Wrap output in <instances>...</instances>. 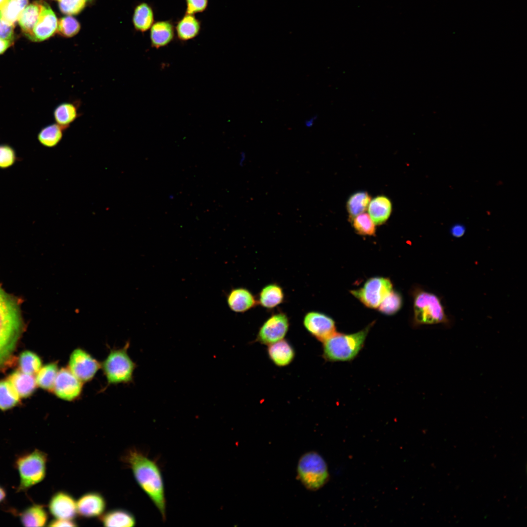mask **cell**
I'll return each instance as SVG.
<instances>
[{
	"mask_svg": "<svg viewBox=\"0 0 527 527\" xmlns=\"http://www.w3.org/2000/svg\"><path fill=\"white\" fill-rule=\"evenodd\" d=\"M8 0H0V11H2L5 7Z\"/></svg>",
	"mask_w": 527,
	"mask_h": 527,
	"instance_id": "47",
	"label": "cell"
},
{
	"mask_svg": "<svg viewBox=\"0 0 527 527\" xmlns=\"http://www.w3.org/2000/svg\"><path fill=\"white\" fill-rule=\"evenodd\" d=\"M127 343L124 347L111 350L101 364L109 384L115 385L132 382L136 364L127 353Z\"/></svg>",
	"mask_w": 527,
	"mask_h": 527,
	"instance_id": "6",
	"label": "cell"
},
{
	"mask_svg": "<svg viewBox=\"0 0 527 527\" xmlns=\"http://www.w3.org/2000/svg\"><path fill=\"white\" fill-rule=\"evenodd\" d=\"M175 36L184 42L198 37L202 30V22L195 15L184 13L175 23Z\"/></svg>",
	"mask_w": 527,
	"mask_h": 527,
	"instance_id": "18",
	"label": "cell"
},
{
	"mask_svg": "<svg viewBox=\"0 0 527 527\" xmlns=\"http://www.w3.org/2000/svg\"><path fill=\"white\" fill-rule=\"evenodd\" d=\"M368 215L376 225L385 223L390 216L392 204L386 196L378 195L371 200L368 208Z\"/></svg>",
	"mask_w": 527,
	"mask_h": 527,
	"instance_id": "21",
	"label": "cell"
},
{
	"mask_svg": "<svg viewBox=\"0 0 527 527\" xmlns=\"http://www.w3.org/2000/svg\"><path fill=\"white\" fill-rule=\"evenodd\" d=\"M78 105L72 101L63 102L57 105L53 111L55 123L65 130L67 129L78 117Z\"/></svg>",
	"mask_w": 527,
	"mask_h": 527,
	"instance_id": "24",
	"label": "cell"
},
{
	"mask_svg": "<svg viewBox=\"0 0 527 527\" xmlns=\"http://www.w3.org/2000/svg\"><path fill=\"white\" fill-rule=\"evenodd\" d=\"M267 346V353L269 359L278 367L288 365L295 358L294 348L286 339H283Z\"/></svg>",
	"mask_w": 527,
	"mask_h": 527,
	"instance_id": "19",
	"label": "cell"
},
{
	"mask_svg": "<svg viewBox=\"0 0 527 527\" xmlns=\"http://www.w3.org/2000/svg\"><path fill=\"white\" fill-rule=\"evenodd\" d=\"M28 0H8L5 8L0 11L2 18L8 23L14 24L23 10Z\"/></svg>",
	"mask_w": 527,
	"mask_h": 527,
	"instance_id": "33",
	"label": "cell"
},
{
	"mask_svg": "<svg viewBox=\"0 0 527 527\" xmlns=\"http://www.w3.org/2000/svg\"><path fill=\"white\" fill-rule=\"evenodd\" d=\"M20 397L9 381H0V409L6 410L15 406Z\"/></svg>",
	"mask_w": 527,
	"mask_h": 527,
	"instance_id": "31",
	"label": "cell"
},
{
	"mask_svg": "<svg viewBox=\"0 0 527 527\" xmlns=\"http://www.w3.org/2000/svg\"><path fill=\"white\" fill-rule=\"evenodd\" d=\"M175 37L174 22L172 20H157L150 28L151 46L157 49L169 45Z\"/></svg>",
	"mask_w": 527,
	"mask_h": 527,
	"instance_id": "16",
	"label": "cell"
},
{
	"mask_svg": "<svg viewBox=\"0 0 527 527\" xmlns=\"http://www.w3.org/2000/svg\"><path fill=\"white\" fill-rule=\"evenodd\" d=\"M173 198H174V197H173V195H170V196H169V198H170V199H173Z\"/></svg>",
	"mask_w": 527,
	"mask_h": 527,
	"instance_id": "48",
	"label": "cell"
},
{
	"mask_svg": "<svg viewBox=\"0 0 527 527\" xmlns=\"http://www.w3.org/2000/svg\"><path fill=\"white\" fill-rule=\"evenodd\" d=\"M100 519L105 527H132L136 524L134 516L130 512L122 509L109 511L102 514Z\"/></svg>",
	"mask_w": 527,
	"mask_h": 527,
	"instance_id": "27",
	"label": "cell"
},
{
	"mask_svg": "<svg viewBox=\"0 0 527 527\" xmlns=\"http://www.w3.org/2000/svg\"><path fill=\"white\" fill-rule=\"evenodd\" d=\"M370 195L365 191H359L351 194L346 202V209L350 221L367 209L371 201Z\"/></svg>",
	"mask_w": 527,
	"mask_h": 527,
	"instance_id": "29",
	"label": "cell"
},
{
	"mask_svg": "<svg viewBox=\"0 0 527 527\" xmlns=\"http://www.w3.org/2000/svg\"><path fill=\"white\" fill-rule=\"evenodd\" d=\"M229 308L235 313H244L255 307L257 298L248 289L243 287L233 288L226 294Z\"/></svg>",
	"mask_w": 527,
	"mask_h": 527,
	"instance_id": "17",
	"label": "cell"
},
{
	"mask_svg": "<svg viewBox=\"0 0 527 527\" xmlns=\"http://www.w3.org/2000/svg\"><path fill=\"white\" fill-rule=\"evenodd\" d=\"M59 370L56 362L50 363L41 366L36 377L37 385L44 390L52 391Z\"/></svg>",
	"mask_w": 527,
	"mask_h": 527,
	"instance_id": "30",
	"label": "cell"
},
{
	"mask_svg": "<svg viewBox=\"0 0 527 527\" xmlns=\"http://www.w3.org/2000/svg\"><path fill=\"white\" fill-rule=\"evenodd\" d=\"M47 526L58 527H76L77 526V525L73 520L55 518L48 523Z\"/></svg>",
	"mask_w": 527,
	"mask_h": 527,
	"instance_id": "41",
	"label": "cell"
},
{
	"mask_svg": "<svg viewBox=\"0 0 527 527\" xmlns=\"http://www.w3.org/2000/svg\"><path fill=\"white\" fill-rule=\"evenodd\" d=\"M289 320L284 312L272 314L260 327L255 342L268 345L284 339L289 328Z\"/></svg>",
	"mask_w": 527,
	"mask_h": 527,
	"instance_id": "9",
	"label": "cell"
},
{
	"mask_svg": "<svg viewBox=\"0 0 527 527\" xmlns=\"http://www.w3.org/2000/svg\"><path fill=\"white\" fill-rule=\"evenodd\" d=\"M13 43V41L0 39V55L3 54Z\"/></svg>",
	"mask_w": 527,
	"mask_h": 527,
	"instance_id": "43",
	"label": "cell"
},
{
	"mask_svg": "<svg viewBox=\"0 0 527 527\" xmlns=\"http://www.w3.org/2000/svg\"><path fill=\"white\" fill-rule=\"evenodd\" d=\"M14 24L6 22L2 17L0 11V39L13 41L14 39Z\"/></svg>",
	"mask_w": 527,
	"mask_h": 527,
	"instance_id": "40",
	"label": "cell"
},
{
	"mask_svg": "<svg viewBox=\"0 0 527 527\" xmlns=\"http://www.w3.org/2000/svg\"><path fill=\"white\" fill-rule=\"evenodd\" d=\"M58 20L50 6L43 1L42 9L28 39L40 42L52 37L57 31Z\"/></svg>",
	"mask_w": 527,
	"mask_h": 527,
	"instance_id": "13",
	"label": "cell"
},
{
	"mask_svg": "<svg viewBox=\"0 0 527 527\" xmlns=\"http://www.w3.org/2000/svg\"><path fill=\"white\" fill-rule=\"evenodd\" d=\"M184 0L185 3V13L194 15L205 11L209 4V0Z\"/></svg>",
	"mask_w": 527,
	"mask_h": 527,
	"instance_id": "39",
	"label": "cell"
},
{
	"mask_svg": "<svg viewBox=\"0 0 527 527\" xmlns=\"http://www.w3.org/2000/svg\"><path fill=\"white\" fill-rule=\"evenodd\" d=\"M43 3V1H36L27 6L18 20L22 32L28 38L37 22Z\"/></svg>",
	"mask_w": 527,
	"mask_h": 527,
	"instance_id": "25",
	"label": "cell"
},
{
	"mask_svg": "<svg viewBox=\"0 0 527 527\" xmlns=\"http://www.w3.org/2000/svg\"><path fill=\"white\" fill-rule=\"evenodd\" d=\"M297 472L304 486L312 490L323 487L329 477L325 461L315 452H309L301 456L298 463Z\"/></svg>",
	"mask_w": 527,
	"mask_h": 527,
	"instance_id": "7",
	"label": "cell"
},
{
	"mask_svg": "<svg viewBox=\"0 0 527 527\" xmlns=\"http://www.w3.org/2000/svg\"><path fill=\"white\" fill-rule=\"evenodd\" d=\"M19 363L20 371L33 375L41 368L42 362L40 357L35 353L25 351L20 354Z\"/></svg>",
	"mask_w": 527,
	"mask_h": 527,
	"instance_id": "32",
	"label": "cell"
},
{
	"mask_svg": "<svg viewBox=\"0 0 527 527\" xmlns=\"http://www.w3.org/2000/svg\"><path fill=\"white\" fill-rule=\"evenodd\" d=\"M68 368L83 383L92 380L101 367L100 363L84 349L78 347L70 354Z\"/></svg>",
	"mask_w": 527,
	"mask_h": 527,
	"instance_id": "10",
	"label": "cell"
},
{
	"mask_svg": "<svg viewBox=\"0 0 527 527\" xmlns=\"http://www.w3.org/2000/svg\"><path fill=\"white\" fill-rule=\"evenodd\" d=\"M317 119L318 115L317 114H314L309 118L305 119L304 121V126L307 128L312 127Z\"/></svg>",
	"mask_w": 527,
	"mask_h": 527,
	"instance_id": "44",
	"label": "cell"
},
{
	"mask_svg": "<svg viewBox=\"0 0 527 527\" xmlns=\"http://www.w3.org/2000/svg\"><path fill=\"white\" fill-rule=\"evenodd\" d=\"M80 29L79 22L71 16L62 18L58 21L57 31L63 37H72L76 35Z\"/></svg>",
	"mask_w": 527,
	"mask_h": 527,
	"instance_id": "36",
	"label": "cell"
},
{
	"mask_svg": "<svg viewBox=\"0 0 527 527\" xmlns=\"http://www.w3.org/2000/svg\"><path fill=\"white\" fill-rule=\"evenodd\" d=\"M357 233L362 235L372 236L375 234L376 227L368 213H363L350 220Z\"/></svg>",
	"mask_w": 527,
	"mask_h": 527,
	"instance_id": "34",
	"label": "cell"
},
{
	"mask_svg": "<svg viewBox=\"0 0 527 527\" xmlns=\"http://www.w3.org/2000/svg\"><path fill=\"white\" fill-rule=\"evenodd\" d=\"M246 155L244 152H242L240 154V160L239 164L241 166H243L245 162Z\"/></svg>",
	"mask_w": 527,
	"mask_h": 527,
	"instance_id": "46",
	"label": "cell"
},
{
	"mask_svg": "<svg viewBox=\"0 0 527 527\" xmlns=\"http://www.w3.org/2000/svg\"><path fill=\"white\" fill-rule=\"evenodd\" d=\"M371 325L352 334L335 332L322 342L323 358L332 362L354 359L363 348Z\"/></svg>",
	"mask_w": 527,
	"mask_h": 527,
	"instance_id": "3",
	"label": "cell"
},
{
	"mask_svg": "<svg viewBox=\"0 0 527 527\" xmlns=\"http://www.w3.org/2000/svg\"><path fill=\"white\" fill-rule=\"evenodd\" d=\"M258 304L267 309H273L284 300V293L283 288L276 283H271L265 285L260 291L257 298Z\"/></svg>",
	"mask_w": 527,
	"mask_h": 527,
	"instance_id": "22",
	"label": "cell"
},
{
	"mask_svg": "<svg viewBox=\"0 0 527 527\" xmlns=\"http://www.w3.org/2000/svg\"><path fill=\"white\" fill-rule=\"evenodd\" d=\"M8 380L20 398H26L31 395L37 385L36 378L33 375L25 373L20 370L13 372L9 376Z\"/></svg>",
	"mask_w": 527,
	"mask_h": 527,
	"instance_id": "23",
	"label": "cell"
},
{
	"mask_svg": "<svg viewBox=\"0 0 527 527\" xmlns=\"http://www.w3.org/2000/svg\"><path fill=\"white\" fill-rule=\"evenodd\" d=\"M414 321L417 325L443 324L449 326L450 320L441 298L434 293L417 288L414 294Z\"/></svg>",
	"mask_w": 527,
	"mask_h": 527,
	"instance_id": "5",
	"label": "cell"
},
{
	"mask_svg": "<svg viewBox=\"0 0 527 527\" xmlns=\"http://www.w3.org/2000/svg\"><path fill=\"white\" fill-rule=\"evenodd\" d=\"M61 12L65 14L75 15L84 7L86 0H58Z\"/></svg>",
	"mask_w": 527,
	"mask_h": 527,
	"instance_id": "38",
	"label": "cell"
},
{
	"mask_svg": "<svg viewBox=\"0 0 527 527\" xmlns=\"http://www.w3.org/2000/svg\"><path fill=\"white\" fill-rule=\"evenodd\" d=\"M7 496L6 491L5 488L0 485V503H2Z\"/></svg>",
	"mask_w": 527,
	"mask_h": 527,
	"instance_id": "45",
	"label": "cell"
},
{
	"mask_svg": "<svg viewBox=\"0 0 527 527\" xmlns=\"http://www.w3.org/2000/svg\"><path fill=\"white\" fill-rule=\"evenodd\" d=\"M77 513L85 518L101 516L106 507V502L99 493L90 492L81 496L77 501Z\"/></svg>",
	"mask_w": 527,
	"mask_h": 527,
	"instance_id": "15",
	"label": "cell"
},
{
	"mask_svg": "<svg viewBox=\"0 0 527 527\" xmlns=\"http://www.w3.org/2000/svg\"><path fill=\"white\" fill-rule=\"evenodd\" d=\"M48 507L55 518L73 520L78 514L76 501L70 494L62 491L52 496Z\"/></svg>",
	"mask_w": 527,
	"mask_h": 527,
	"instance_id": "14",
	"label": "cell"
},
{
	"mask_svg": "<svg viewBox=\"0 0 527 527\" xmlns=\"http://www.w3.org/2000/svg\"><path fill=\"white\" fill-rule=\"evenodd\" d=\"M154 22V10L150 4L142 2L135 7L133 23L136 30L141 32H146L150 29Z\"/></svg>",
	"mask_w": 527,
	"mask_h": 527,
	"instance_id": "26",
	"label": "cell"
},
{
	"mask_svg": "<svg viewBox=\"0 0 527 527\" xmlns=\"http://www.w3.org/2000/svg\"><path fill=\"white\" fill-rule=\"evenodd\" d=\"M22 328L19 301L0 285V368L10 358Z\"/></svg>",
	"mask_w": 527,
	"mask_h": 527,
	"instance_id": "2",
	"label": "cell"
},
{
	"mask_svg": "<svg viewBox=\"0 0 527 527\" xmlns=\"http://www.w3.org/2000/svg\"><path fill=\"white\" fill-rule=\"evenodd\" d=\"M466 231L465 226L460 223H456L450 228V233L452 237L459 238L464 236Z\"/></svg>",
	"mask_w": 527,
	"mask_h": 527,
	"instance_id": "42",
	"label": "cell"
},
{
	"mask_svg": "<svg viewBox=\"0 0 527 527\" xmlns=\"http://www.w3.org/2000/svg\"><path fill=\"white\" fill-rule=\"evenodd\" d=\"M48 460L47 454L37 448L18 455L14 462L20 478L16 492H25L41 482L46 476Z\"/></svg>",
	"mask_w": 527,
	"mask_h": 527,
	"instance_id": "4",
	"label": "cell"
},
{
	"mask_svg": "<svg viewBox=\"0 0 527 527\" xmlns=\"http://www.w3.org/2000/svg\"></svg>",
	"mask_w": 527,
	"mask_h": 527,
	"instance_id": "49",
	"label": "cell"
},
{
	"mask_svg": "<svg viewBox=\"0 0 527 527\" xmlns=\"http://www.w3.org/2000/svg\"><path fill=\"white\" fill-rule=\"evenodd\" d=\"M125 462L131 469L140 487L166 519V500L163 479L159 465L140 450L133 448L125 454Z\"/></svg>",
	"mask_w": 527,
	"mask_h": 527,
	"instance_id": "1",
	"label": "cell"
},
{
	"mask_svg": "<svg viewBox=\"0 0 527 527\" xmlns=\"http://www.w3.org/2000/svg\"><path fill=\"white\" fill-rule=\"evenodd\" d=\"M303 323L307 332L321 342L336 332L334 321L322 312L316 311L308 312L304 317Z\"/></svg>",
	"mask_w": 527,
	"mask_h": 527,
	"instance_id": "12",
	"label": "cell"
},
{
	"mask_svg": "<svg viewBox=\"0 0 527 527\" xmlns=\"http://www.w3.org/2000/svg\"><path fill=\"white\" fill-rule=\"evenodd\" d=\"M17 159L16 151L11 145L0 144V169H5L11 167Z\"/></svg>",
	"mask_w": 527,
	"mask_h": 527,
	"instance_id": "37",
	"label": "cell"
},
{
	"mask_svg": "<svg viewBox=\"0 0 527 527\" xmlns=\"http://www.w3.org/2000/svg\"><path fill=\"white\" fill-rule=\"evenodd\" d=\"M402 299L400 295L392 290L385 297L379 305V311L386 315H392L401 307Z\"/></svg>",
	"mask_w": 527,
	"mask_h": 527,
	"instance_id": "35",
	"label": "cell"
},
{
	"mask_svg": "<svg viewBox=\"0 0 527 527\" xmlns=\"http://www.w3.org/2000/svg\"><path fill=\"white\" fill-rule=\"evenodd\" d=\"M64 128L56 123L45 126L39 131L37 138L42 145L48 148H53L58 145L61 141Z\"/></svg>",
	"mask_w": 527,
	"mask_h": 527,
	"instance_id": "28",
	"label": "cell"
},
{
	"mask_svg": "<svg viewBox=\"0 0 527 527\" xmlns=\"http://www.w3.org/2000/svg\"><path fill=\"white\" fill-rule=\"evenodd\" d=\"M83 384L67 367H62L58 371L52 391L58 398L71 402L81 395Z\"/></svg>",
	"mask_w": 527,
	"mask_h": 527,
	"instance_id": "11",
	"label": "cell"
},
{
	"mask_svg": "<svg viewBox=\"0 0 527 527\" xmlns=\"http://www.w3.org/2000/svg\"><path fill=\"white\" fill-rule=\"evenodd\" d=\"M18 516L25 527H43L47 523L48 516L44 505L33 504L19 512Z\"/></svg>",
	"mask_w": 527,
	"mask_h": 527,
	"instance_id": "20",
	"label": "cell"
},
{
	"mask_svg": "<svg viewBox=\"0 0 527 527\" xmlns=\"http://www.w3.org/2000/svg\"><path fill=\"white\" fill-rule=\"evenodd\" d=\"M392 290V284L387 278L374 277L368 280L364 286L351 293L369 308H377L385 297Z\"/></svg>",
	"mask_w": 527,
	"mask_h": 527,
	"instance_id": "8",
	"label": "cell"
}]
</instances>
